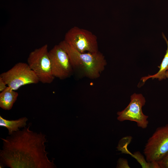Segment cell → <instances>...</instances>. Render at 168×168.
Segmentation results:
<instances>
[{
  "label": "cell",
  "mask_w": 168,
  "mask_h": 168,
  "mask_svg": "<svg viewBox=\"0 0 168 168\" xmlns=\"http://www.w3.org/2000/svg\"><path fill=\"white\" fill-rule=\"evenodd\" d=\"M30 126L13 132L2 140L0 150V168H54L45 150L46 135L30 129Z\"/></svg>",
  "instance_id": "6da1fadb"
},
{
  "label": "cell",
  "mask_w": 168,
  "mask_h": 168,
  "mask_svg": "<svg viewBox=\"0 0 168 168\" xmlns=\"http://www.w3.org/2000/svg\"><path fill=\"white\" fill-rule=\"evenodd\" d=\"M59 44L67 53L73 69L91 79L100 77L107 63L103 54L95 52H80L69 45L64 40Z\"/></svg>",
  "instance_id": "7a4b0ae2"
},
{
  "label": "cell",
  "mask_w": 168,
  "mask_h": 168,
  "mask_svg": "<svg viewBox=\"0 0 168 168\" xmlns=\"http://www.w3.org/2000/svg\"><path fill=\"white\" fill-rule=\"evenodd\" d=\"M45 44L31 51L27 58V64L35 73L39 82L44 84H50L55 78L48 51Z\"/></svg>",
  "instance_id": "3957f363"
},
{
  "label": "cell",
  "mask_w": 168,
  "mask_h": 168,
  "mask_svg": "<svg viewBox=\"0 0 168 168\" xmlns=\"http://www.w3.org/2000/svg\"><path fill=\"white\" fill-rule=\"evenodd\" d=\"M168 152V124L158 127L148 140L143 153L148 162H157Z\"/></svg>",
  "instance_id": "277c9868"
},
{
  "label": "cell",
  "mask_w": 168,
  "mask_h": 168,
  "mask_svg": "<svg viewBox=\"0 0 168 168\" xmlns=\"http://www.w3.org/2000/svg\"><path fill=\"white\" fill-rule=\"evenodd\" d=\"M0 76L8 86L15 91L22 86L40 82L27 63L23 62L16 63L8 70L2 73Z\"/></svg>",
  "instance_id": "5b68a950"
},
{
  "label": "cell",
  "mask_w": 168,
  "mask_h": 168,
  "mask_svg": "<svg viewBox=\"0 0 168 168\" xmlns=\"http://www.w3.org/2000/svg\"><path fill=\"white\" fill-rule=\"evenodd\" d=\"M64 40L81 53L99 51L96 36L87 30L77 27L71 28L66 33Z\"/></svg>",
  "instance_id": "8992f818"
},
{
  "label": "cell",
  "mask_w": 168,
  "mask_h": 168,
  "mask_svg": "<svg viewBox=\"0 0 168 168\" xmlns=\"http://www.w3.org/2000/svg\"><path fill=\"white\" fill-rule=\"evenodd\" d=\"M146 100L141 94L134 93L131 96L130 101L126 108L117 113V119L120 121L129 120L135 122L138 127L146 128L148 124V116L144 114L142 108Z\"/></svg>",
  "instance_id": "52a82bcc"
},
{
  "label": "cell",
  "mask_w": 168,
  "mask_h": 168,
  "mask_svg": "<svg viewBox=\"0 0 168 168\" xmlns=\"http://www.w3.org/2000/svg\"><path fill=\"white\" fill-rule=\"evenodd\" d=\"M49 53L55 77L63 80L70 77L74 69L66 52L58 44L55 45Z\"/></svg>",
  "instance_id": "ba28073f"
},
{
  "label": "cell",
  "mask_w": 168,
  "mask_h": 168,
  "mask_svg": "<svg viewBox=\"0 0 168 168\" xmlns=\"http://www.w3.org/2000/svg\"><path fill=\"white\" fill-rule=\"evenodd\" d=\"M18 93L8 86L0 93V107L5 110H10L17 100Z\"/></svg>",
  "instance_id": "9c48e42d"
},
{
  "label": "cell",
  "mask_w": 168,
  "mask_h": 168,
  "mask_svg": "<svg viewBox=\"0 0 168 168\" xmlns=\"http://www.w3.org/2000/svg\"><path fill=\"white\" fill-rule=\"evenodd\" d=\"M28 120V119L25 117L16 120H9L0 115V126L7 128L8 131V135H10L13 132L19 130L20 128L26 127Z\"/></svg>",
  "instance_id": "30bf717a"
},
{
  "label": "cell",
  "mask_w": 168,
  "mask_h": 168,
  "mask_svg": "<svg viewBox=\"0 0 168 168\" xmlns=\"http://www.w3.org/2000/svg\"><path fill=\"white\" fill-rule=\"evenodd\" d=\"M162 35L163 38L166 42L167 49L160 65L158 66L159 68V71L156 74L154 75H148L147 76L142 77L141 80L143 83L150 78H152V79L155 78L158 79L159 81L166 79L165 72L168 67V41L164 34L162 33Z\"/></svg>",
  "instance_id": "8fae6325"
},
{
  "label": "cell",
  "mask_w": 168,
  "mask_h": 168,
  "mask_svg": "<svg viewBox=\"0 0 168 168\" xmlns=\"http://www.w3.org/2000/svg\"><path fill=\"white\" fill-rule=\"evenodd\" d=\"M157 162L160 168H168V152L163 158Z\"/></svg>",
  "instance_id": "7c38bea8"
},
{
  "label": "cell",
  "mask_w": 168,
  "mask_h": 168,
  "mask_svg": "<svg viewBox=\"0 0 168 168\" xmlns=\"http://www.w3.org/2000/svg\"><path fill=\"white\" fill-rule=\"evenodd\" d=\"M118 166L119 168H130L128 165L127 160L122 158L119 160Z\"/></svg>",
  "instance_id": "4fadbf2b"
},
{
  "label": "cell",
  "mask_w": 168,
  "mask_h": 168,
  "mask_svg": "<svg viewBox=\"0 0 168 168\" xmlns=\"http://www.w3.org/2000/svg\"><path fill=\"white\" fill-rule=\"evenodd\" d=\"M8 87L7 83L3 80L2 78L0 76V91H3Z\"/></svg>",
  "instance_id": "5bb4252c"
},
{
  "label": "cell",
  "mask_w": 168,
  "mask_h": 168,
  "mask_svg": "<svg viewBox=\"0 0 168 168\" xmlns=\"http://www.w3.org/2000/svg\"><path fill=\"white\" fill-rule=\"evenodd\" d=\"M165 76L166 78H167L168 79V67L165 72Z\"/></svg>",
  "instance_id": "9a60e30c"
}]
</instances>
